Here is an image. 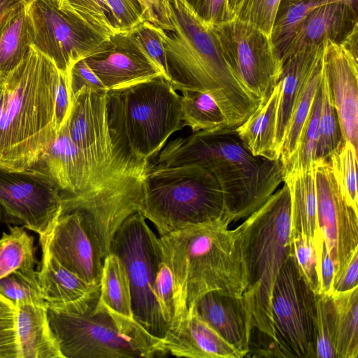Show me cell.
Segmentation results:
<instances>
[{
    "instance_id": "cell-1",
    "label": "cell",
    "mask_w": 358,
    "mask_h": 358,
    "mask_svg": "<svg viewBox=\"0 0 358 358\" xmlns=\"http://www.w3.org/2000/svg\"><path fill=\"white\" fill-rule=\"evenodd\" d=\"M153 165H197L210 171L221 187L225 220L229 224L253 213L283 182L279 160L254 156L236 129L228 127L195 131L172 140Z\"/></svg>"
},
{
    "instance_id": "cell-2",
    "label": "cell",
    "mask_w": 358,
    "mask_h": 358,
    "mask_svg": "<svg viewBox=\"0 0 358 358\" xmlns=\"http://www.w3.org/2000/svg\"><path fill=\"white\" fill-rule=\"evenodd\" d=\"M173 31L157 27L167 62L170 83L179 91L211 95L224 115L229 128L241 126L260 101L236 78L211 29L185 0H169Z\"/></svg>"
},
{
    "instance_id": "cell-3",
    "label": "cell",
    "mask_w": 358,
    "mask_h": 358,
    "mask_svg": "<svg viewBox=\"0 0 358 358\" xmlns=\"http://www.w3.org/2000/svg\"><path fill=\"white\" fill-rule=\"evenodd\" d=\"M229 224L220 220L190 225L159 238L162 259L173 279L172 322L207 292L243 295L246 282L238 236Z\"/></svg>"
},
{
    "instance_id": "cell-4",
    "label": "cell",
    "mask_w": 358,
    "mask_h": 358,
    "mask_svg": "<svg viewBox=\"0 0 358 358\" xmlns=\"http://www.w3.org/2000/svg\"><path fill=\"white\" fill-rule=\"evenodd\" d=\"M59 71L34 47L4 80L0 127V166L13 170L34 167L57 134L55 94Z\"/></svg>"
},
{
    "instance_id": "cell-5",
    "label": "cell",
    "mask_w": 358,
    "mask_h": 358,
    "mask_svg": "<svg viewBox=\"0 0 358 358\" xmlns=\"http://www.w3.org/2000/svg\"><path fill=\"white\" fill-rule=\"evenodd\" d=\"M106 115L115 155L129 169L148 166L184 127L180 95L163 77L108 90Z\"/></svg>"
},
{
    "instance_id": "cell-6",
    "label": "cell",
    "mask_w": 358,
    "mask_h": 358,
    "mask_svg": "<svg viewBox=\"0 0 358 358\" xmlns=\"http://www.w3.org/2000/svg\"><path fill=\"white\" fill-rule=\"evenodd\" d=\"M236 229L246 282L243 296L253 325L275 340L272 289L280 268L291 255V197L287 185L285 183Z\"/></svg>"
},
{
    "instance_id": "cell-7",
    "label": "cell",
    "mask_w": 358,
    "mask_h": 358,
    "mask_svg": "<svg viewBox=\"0 0 358 358\" xmlns=\"http://www.w3.org/2000/svg\"><path fill=\"white\" fill-rule=\"evenodd\" d=\"M138 212L160 236L225 220L226 215L218 181L210 171L197 165L162 167L149 164L143 176Z\"/></svg>"
},
{
    "instance_id": "cell-8",
    "label": "cell",
    "mask_w": 358,
    "mask_h": 358,
    "mask_svg": "<svg viewBox=\"0 0 358 358\" xmlns=\"http://www.w3.org/2000/svg\"><path fill=\"white\" fill-rule=\"evenodd\" d=\"M50 328L64 358L161 357L168 354L152 342L123 330L101 306L76 315L48 305Z\"/></svg>"
},
{
    "instance_id": "cell-9",
    "label": "cell",
    "mask_w": 358,
    "mask_h": 358,
    "mask_svg": "<svg viewBox=\"0 0 358 358\" xmlns=\"http://www.w3.org/2000/svg\"><path fill=\"white\" fill-rule=\"evenodd\" d=\"M109 252L116 255L125 267L135 320L152 336L163 338L169 325L162 315L154 294L162 256L159 238L140 212L122 223L113 236Z\"/></svg>"
},
{
    "instance_id": "cell-10",
    "label": "cell",
    "mask_w": 358,
    "mask_h": 358,
    "mask_svg": "<svg viewBox=\"0 0 358 358\" xmlns=\"http://www.w3.org/2000/svg\"><path fill=\"white\" fill-rule=\"evenodd\" d=\"M27 12L34 28L32 47L66 76L78 61L103 51L111 37L54 0H34Z\"/></svg>"
},
{
    "instance_id": "cell-11",
    "label": "cell",
    "mask_w": 358,
    "mask_h": 358,
    "mask_svg": "<svg viewBox=\"0 0 358 358\" xmlns=\"http://www.w3.org/2000/svg\"><path fill=\"white\" fill-rule=\"evenodd\" d=\"M271 305L274 338L284 357L315 358L316 294L292 255L275 278Z\"/></svg>"
},
{
    "instance_id": "cell-12",
    "label": "cell",
    "mask_w": 358,
    "mask_h": 358,
    "mask_svg": "<svg viewBox=\"0 0 358 358\" xmlns=\"http://www.w3.org/2000/svg\"><path fill=\"white\" fill-rule=\"evenodd\" d=\"M211 29L238 80L260 103L265 102L279 80L282 66L271 37L237 18Z\"/></svg>"
},
{
    "instance_id": "cell-13",
    "label": "cell",
    "mask_w": 358,
    "mask_h": 358,
    "mask_svg": "<svg viewBox=\"0 0 358 358\" xmlns=\"http://www.w3.org/2000/svg\"><path fill=\"white\" fill-rule=\"evenodd\" d=\"M64 194L36 167L0 166V220L45 234L62 210Z\"/></svg>"
},
{
    "instance_id": "cell-14",
    "label": "cell",
    "mask_w": 358,
    "mask_h": 358,
    "mask_svg": "<svg viewBox=\"0 0 358 358\" xmlns=\"http://www.w3.org/2000/svg\"><path fill=\"white\" fill-rule=\"evenodd\" d=\"M107 92L83 87L71 98L67 118L71 138L104 185L148 167L129 169L117 159L107 121Z\"/></svg>"
},
{
    "instance_id": "cell-15",
    "label": "cell",
    "mask_w": 358,
    "mask_h": 358,
    "mask_svg": "<svg viewBox=\"0 0 358 358\" xmlns=\"http://www.w3.org/2000/svg\"><path fill=\"white\" fill-rule=\"evenodd\" d=\"M145 169L128 174L88 196L66 194L62 210L76 211L103 262L122 223L139 211Z\"/></svg>"
},
{
    "instance_id": "cell-16",
    "label": "cell",
    "mask_w": 358,
    "mask_h": 358,
    "mask_svg": "<svg viewBox=\"0 0 358 358\" xmlns=\"http://www.w3.org/2000/svg\"><path fill=\"white\" fill-rule=\"evenodd\" d=\"M318 227L339 273L358 249V211L346 200L328 159L313 165Z\"/></svg>"
},
{
    "instance_id": "cell-17",
    "label": "cell",
    "mask_w": 358,
    "mask_h": 358,
    "mask_svg": "<svg viewBox=\"0 0 358 358\" xmlns=\"http://www.w3.org/2000/svg\"><path fill=\"white\" fill-rule=\"evenodd\" d=\"M39 241L41 250L66 268L88 282L100 283L103 261L76 211L62 210Z\"/></svg>"
},
{
    "instance_id": "cell-18",
    "label": "cell",
    "mask_w": 358,
    "mask_h": 358,
    "mask_svg": "<svg viewBox=\"0 0 358 358\" xmlns=\"http://www.w3.org/2000/svg\"><path fill=\"white\" fill-rule=\"evenodd\" d=\"M85 59L107 90L164 78L159 68L127 32L111 36L103 51Z\"/></svg>"
},
{
    "instance_id": "cell-19",
    "label": "cell",
    "mask_w": 358,
    "mask_h": 358,
    "mask_svg": "<svg viewBox=\"0 0 358 358\" xmlns=\"http://www.w3.org/2000/svg\"><path fill=\"white\" fill-rule=\"evenodd\" d=\"M328 92L344 141L358 148V59L341 43L327 40L324 55Z\"/></svg>"
},
{
    "instance_id": "cell-20",
    "label": "cell",
    "mask_w": 358,
    "mask_h": 358,
    "mask_svg": "<svg viewBox=\"0 0 358 358\" xmlns=\"http://www.w3.org/2000/svg\"><path fill=\"white\" fill-rule=\"evenodd\" d=\"M67 118L34 167L45 172L64 194L87 196L111 184L103 185L95 176L83 153L71 138Z\"/></svg>"
},
{
    "instance_id": "cell-21",
    "label": "cell",
    "mask_w": 358,
    "mask_h": 358,
    "mask_svg": "<svg viewBox=\"0 0 358 358\" xmlns=\"http://www.w3.org/2000/svg\"><path fill=\"white\" fill-rule=\"evenodd\" d=\"M37 276L43 299L60 311L84 315L97 305L100 283L84 280L44 250Z\"/></svg>"
},
{
    "instance_id": "cell-22",
    "label": "cell",
    "mask_w": 358,
    "mask_h": 358,
    "mask_svg": "<svg viewBox=\"0 0 358 358\" xmlns=\"http://www.w3.org/2000/svg\"><path fill=\"white\" fill-rule=\"evenodd\" d=\"M194 306L198 315L241 357H245L254 325L243 295L214 290L203 295Z\"/></svg>"
},
{
    "instance_id": "cell-23",
    "label": "cell",
    "mask_w": 358,
    "mask_h": 358,
    "mask_svg": "<svg viewBox=\"0 0 358 358\" xmlns=\"http://www.w3.org/2000/svg\"><path fill=\"white\" fill-rule=\"evenodd\" d=\"M160 344L167 353L190 358H241L196 313L194 306L173 321Z\"/></svg>"
},
{
    "instance_id": "cell-24",
    "label": "cell",
    "mask_w": 358,
    "mask_h": 358,
    "mask_svg": "<svg viewBox=\"0 0 358 358\" xmlns=\"http://www.w3.org/2000/svg\"><path fill=\"white\" fill-rule=\"evenodd\" d=\"M357 25V4L337 1L317 7L299 24L282 62L292 53L321 45L327 40L341 43Z\"/></svg>"
},
{
    "instance_id": "cell-25",
    "label": "cell",
    "mask_w": 358,
    "mask_h": 358,
    "mask_svg": "<svg viewBox=\"0 0 358 358\" xmlns=\"http://www.w3.org/2000/svg\"><path fill=\"white\" fill-rule=\"evenodd\" d=\"M97 305L103 308L126 332L150 341L160 339L149 334L135 320L127 273L120 259L112 252L103 262Z\"/></svg>"
},
{
    "instance_id": "cell-26",
    "label": "cell",
    "mask_w": 358,
    "mask_h": 358,
    "mask_svg": "<svg viewBox=\"0 0 358 358\" xmlns=\"http://www.w3.org/2000/svg\"><path fill=\"white\" fill-rule=\"evenodd\" d=\"M326 41L315 47L292 53L282 62L278 80L280 94L275 133L278 154L296 101L308 77L322 57Z\"/></svg>"
},
{
    "instance_id": "cell-27",
    "label": "cell",
    "mask_w": 358,
    "mask_h": 358,
    "mask_svg": "<svg viewBox=\"0 0 358 358\" xmlns=\"http://www.w3.org/2000/svg\"><path fill=\"white\" fill-rule=\"evenodd\" d=\"M16 307L20 358H64L49 324L46 304Z\"/></svg>"
},
{
    "instance_id": "cell-28",
    "label": "cell",
    "mask_w": 358,
    "mask_h": 358,
    "mask_svg": "<svg viewBox=\"0 0 358 358\" xmlns=\"http://www.w3.org/2000/svg\"><path fill=\"white\" fill-rule=\"evenodd\" d=\"M280 94V84L278 82L268 99L260 103L236 129L244 145L254 156L279 160L275 133Z\"/></svg>"
},
{
    "instance_id": "cell-29",
    "label": "cell",
    "mask_w": 358,
    "mask_h": 358,
    "mask_svg": "<svg viewBox=\"0 0 358 358\" xmlns=\"http://www.w3.org/2000/svg\"><path fill=\"white\" fill-rule=\"evenodd\" d=\"M291 197V236L302 235L315 241L320 236L313 168L294 171L283 176Z\"/></svg>"
},
{
    "instance_id": "cell-30",
    "label": "cell",
    "mask_w": 358,
    "mask_h": 358,
    "mask_svg": "<svg viewBox=\"0 0 358 358\" xmlns=\"http://www.w3.org/2000/svg\"><path fill=\"white\" fill-rule=\"evenodd\" d=\"M336 358L358 356V286L330 294Z\"/></svg>"
},
{
    "instance_id": "cell-31",
    "label": "cell",
    "mask_w": 358,
    "mask_h": 358,
    "mask_svg": "<svg viewBox=\"0 0 358 358\" xmlns=\"http://www.w3.org/2000/svg\"><path fill=\"white\" fill-rule=\"evenodd\" d=\"M27 6L11 16L0 31V83L5 80L31 49L34 28Z\"/></svg>"
},
{
    "instance_id": "cell-32",
    "label": "cell",
    "mask_w": 358,
    "mask_h": 358,
    "mask_svg": "<svg viewBox=\"0 0 358 358\" xmlns=\"http://www.w3.org/2000/svg\"><path fill=\"white\" fill-rule=\"evenodd\" d=\"M324 55L306 80L294 104L279 150V161L282 168L289 162L297 150L303 128L323 76Z\"/></svg>"
},
{
    "instance_id": "cell-33",
    "label": "cell",
    "mask_w": 358,
    "mask_h": 358,
    "mask_svg": "<svg viewBox=\"0 0 358 358\" xmlns=\"http://www.w3.org/2000/svg\"><path fill=\"white\" fill-rule=\"evenodd\" d=\"M0 245V278L17 273L28 278H38L34 269V238L22 227H10L8 234H3Z\"/></svg>"
},
{
    "instance_id": "cell-34",
    "label": "cell",
    "mask_w": 358,
    "mask_h": 358,
    "mask_svg": "<svg viewBox=\"0 0 358 358\" xmlns=\"http://www.w3.org/2000/svg\"><path fill=\"white\" fill-rule=\"evenodd\" d=\"M344 1L357 4V0H281L273 27L271 39L282 63L291 38L303 18L323 4Z\"/></svg>"
},
{
    "instance_id": "cell-35",
    "label": "cell",
    "mask_w": 358,
    "mask_h": 358,
    "mask_svg": "<svg viewBox=\"0 0 358 358\" xmlns=\"http://www.w3.org/2000/svg\"><path fill=\"white\" fill-rule=\"evenodd\" d=\"M180 92L182 122L184 126L190 127L193 132L228 127L224 115L211 95L189 90Z\"/></svg>"
},
{
    "instance_id": "cell-36",
    "label": "cell",
    "mask_w": 358,
    "mask_h": 358,
    "mask_svg": "<svg viewBox=\"0 0 358 358\" xmlns=\"http://www.w3.org/2000/svg\"><path fill=\"white\" fill-rule=\"evenodd\" d=\"M324 76V73H323ZM322 80L317 90L313 105L303 128L296 151L282 168L283 176L294 171H306L313 168L319 136V122L322 105Z\"/></svg>"
},
{
    "instance_id": "cell-37",
    "label": "cell",
    "mask_w": 358,
    "mask_h": 358,
    "mask_svg": "<svg viewBox=\"0 0 358 358\" xmlns=\"http://www.w3.org/2000/svg\"><path fill=\"white\" fill-rule=\"evenodd\" d=\"M344 143L337 113L328 92L324 66L322 105L315 161L328 159L331 155Z\"/></svg>"
},
{
    "instance_id": "cell-38",
    "label": "cell",
    "mask_w": 358,
    "mask_h": 358,
    "mask_svg": "<svg viewBox=\"0 0 358 358\" xmlns=\"http://www.w3.org/2000/svg\"><path fill=\"white\" fill-rule=\"evenodd\" d=\"M334 175L349 204L357 209V150L345 141L328 159Z\"/></svg>"
},
{
    "instance_id": "cell-39",
    "label": "cell",
    "mask_w": 358,
    "mask_h": 358,
    "mask_svg": "<svg viewBox=\"0 0 358 358\" xmlns=\"http://www.w3.org/2000/svg\"><path fill=\"white\" fill-rule=\"evenodd\" d=\"M87 22L110 34H120L117 21L107 0H62Z\"/></svg>"
},
{
    "instance_id": "cell-40",
    "label": "cell",
    "mask_w": 358,
    "mask_h": 358,
    "mask_svg": "<svg viewBox=\"0 0 358 358\" xmlns=\"http://www.w3.org/2000/svg\"><path fill=\"white\" fill-rule=\"evenodd\" d=\"M320 236L315 241L302 235L291 236V255L300 274L316 294L319 289L317 241Z\"/></svg>"
},
{
    "instance_id": "cell-41",
    "label": "cell",
    "mask_w": 358,
    "mask_h": 358,
    "mask_svg": "<svg viewBox=\"0 0 358 358\" xmlns=\"http://www.w3.org/2000/svg\"><path fill=\"white\" fill-rule=\"evenodd\" d=\"M315 358H336L330 294H316Z\"/></svg>"
},
{
    "instance_id": "cell-42",
    "label": "cell",
    "mask_w": 358,
    "mask_h": 358,
    "mask_svg": "<svg viewBox=\"0 0 358 358\" xmlns=\"http://www.w3.org/2000/svg\"><path fill=\"white\" fill-rule=\"evenodd\" d=\"M0 294L15 306L19 303L45 305L38 278L13 272L0 278Z\"/></svg>"
},
{
    "instance_id": "cell-43",
    "label": "cell",
    "mask_w": 358,
    "mask_h": 358,
    "mask_svg": "<svg viewBox=\"0 0 358 358\" xmlns=\"http://www.w3.org/2000/svg\"><path fill=\"white\" fill-rule=\"evenodd\" d=\"M127 33L170 83L166 53L157 27L144 21Z\"/></svg>"
},
{
    "instance_id": "cell-44",
    "label": "cell",
    "mask_w": 358,
    "mask_h": 358,
    "mask_svg": "<svg viewBox=\"0 0 358 358\" xmlns=\"http://www.w3.org/2000/svg\"><path fill=\"white\" fill-rule=\"evenodd\" d=\"M0 358H20L17 307L0 294Z\"/></svg>"
},
{
    "instance_id": "cell-45",
    "label": "cell",
    "mask_w": 358,
    "mask_h": 358,
    "mask_svg": "<svg viewBox=\"0 0 358 358\" xmlns=\"http://www.w3.org/2000/svg\"><path fill=\"white\" fill-rule=\"evenodd\" d=\"M281 0H244L236 18L250 23L271 37Z\"/></svg>"
},
{
    "instance_id": "cell-46",
    "label": "cell",
    "mask_w": 358,
    "mask_h": 358,
    "mask_svg": "<svg viewBox=\"0 0 358 358\" xmlns=\"http://www.w3.org/2000/svg\"><path fill=\"white\" fill-rule=\"evenodd\" d=\"M173 286L172 273L162 259L155 277L154 294L162 315L169 325L172 322L175 313Z\"/></svg>"
},
{
    "instance_id": "cell-47",
    "label": "cell",
    "mask_w": 358,
    "mask_h": 358,
    "mask_svg": "<svg viewBox=\"0 0 358 358\" xmlns=\"http://www.w3.org/2000/svg\"><path fill=\"white\" fill-rule=\"evenodd\" d=\"M190 10L206 25H214L233 20L236 15L229 0H185Z\"/></svg>"
},
{
    "instance_id": "cell-48",
    "label": "cell",
    "mask_w": 358,
    "mask_h": 358,
    "mask_svg": "<svg viewBox=\"0 0 358 358\" xmlns=\"http://www.w3.org/2000/svg\"><path fill=\"white\" fill-rule=\"evenodd\" d=\"M121 33L134 29L145 20L138 0H107Z\"/></svg>"
},
{
    "instance_id": "cell-49",
    "label": "cell",
    "mask_w": 358,
    "mask_h": 358,
    "mask_svg": "<svg viewBox=\"0 0 358 358\" xmlns=\"http://www.w3.org/2000/svg\"><path fill=\"white\" fill-rule=\"evenodd\" d=\"M68 84L71 99L83 87L96 91L107 90L85 59L72 66L68 74Z\"/></svg>"
},
{
    "instance_id": "cell-50",
    "label": "cell",
    "mask_w": 358,
    "mask_h": 358,
    "mask_svg": "<svg viewBox=\"0 0 358 358\" xmlns=\"http://www.w3.org/2000/svg\"><path fill=\"white\" fill-rule=\"evenodd\" d=\"M319 289L317 294H331L335 275V265L331 259L322 234L317 241Z\"/></svg>"
},
{
    "instance_id": "cell-51",
    "label": "cell",
    "mask_w": 358,
    "mask_h": 358,
    "mask_svg": "<svg viewBox=\"0 0 358 358\" xmlns=\"http://www.w3.org/2000/svg\"><path fill=\"white\" fill-rule=\"evenodd\" d=\"M143 17L157 27L173 31L169 0H138Z\"/></svg>"
},
{
    "instance_id": "cell-52",
    "label": "cell",
    "mask_w": 358,
    "mask_h": 358,
    "mask_svg": "<svg viewBox=\"0 0 358 358\" xmlns=\"http://www.w3.org/2000/svg\"><path fill=\"white\" fill-rule=\"evenodd\" d=\"M71 103L68 76L59 71L58 82L55 94V124L57 132L68 117Z\"/></svg>"
},
{
    "instance_id": "cell-53",
    "label": "cell",
    "mask_w": 358,
    "mask_h": 358,
    "mask_svg": "<svg viewBox=\"0 0 358 358\" xmlns=\"http://www.w3.org/2000/svg\"><path fill=\"white\" fill-rule=\"evenodd\" d=\"M357 278L358 249L354 251L342 269L335 275L333 283V292H344L358 286Z\"/></svg>"
},
{
    "instance_id": "cell-54",
    "label": "cell",
    "mask_w": 358,
    "mask_h": 358,
    "mask_svg": "<svg viewBox=\"0 0 358 358\" xmlns=\"http://www.w3.org/2000/svg\"><path fill=\"white\" fill-rule=\"evenodd\" d=\"M34 0H0V31L15 13Z\"/></svg>"
},
{
    "instance_id": "cell-55",
    "label": "cell",
    "mask_w": 358,
    "mask_h": 358,
    "mask_svg": "<svg viewBox=\"0 0 358 358\" xmlns=\"http://www.w3.org/2000/svg\"><path fill=\"white\" fill-rule=\"evenodd\" d=\"M358 25L346 36L341 44L355 57L358 59Z\"/></svg>"
},
{
    "instance_id": "cell-56",
    "label": "cell",
    "mask_w": 358,
    "mask_h": 358,
    "mask_svg": "<svg viewBox=\"0 0 358 358\" xmlns=\"http://www.w3.org/2000/svg\"><path fill=\"white\" fill-rule=\"evenodd\" d=\"M5 102V85L4 81L0 83V127L3 115Z\"/></svg>"
},
{
    "instance_id": "cell-57",
    "label": "cell",
    "mask_w": 358,
    "mask_h": 358,
    "mask_svg": "<svg viewBox=\"0 0 358 358\" xmlns=\"http://www.w3.org/2000/svg\"><path fill=\"white\" fill-rule=\"evenodd\" d=\"M244 0H229V4L231 10L236 15L240 10Z\"/></svg>"
},
{
    "instance_id": "cell-58",
    "label": "cell",
    "mask_w": 358,
    "mask_h": 358,
    "mask_svg": "<svg viewBox=\"0 0 358 358\" xmlns=\"http://www.w3.org/2000/svg\"><path fill=\"white\" fill-rule=\"evenodd\" d=\"M54 1L57 2L59 4V6H60L62 0H54Z\"/></svg>"
},
{
    "instance_id": "cell-59",
    "label": "cell",
    "mask_w": 358,
    "mask_h": 358,
    "mask_svg": "<svg viewBox=\"0 0 358 358\" xmlns=\"http://www.w3.org/2000/svg\"><path fill=\"white\" fill-rule=\"evenodd\" d=\"M1 241H1V238H0V245H1Z\"/></svg>"
}]
</instances>
